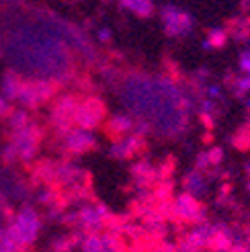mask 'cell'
<instances>
[{
	"mask_svg": "<svg viewBox=\"0 0 250 252\" xmlns=\"http://www.w3.org/2000/svg\"><path fill=\"white\" fill-rule=\"evenodd\" d=\"M6 228H8L10 236L15 238L19 250H25L35 242L37 234L41 230V220L33 207H23L17 216L10 220V223Z\"/></svg>",
	"mask_w": 250,
	"mask_h": 252,
	"instance_id": "1",
	"label": "cell"
},
{
	"mask_svg": "<svg viewBox=\"0 0 250 252\" xmlns=\"http://www.w3.org/2000/svg\"><path fill=\"white\" fill-rule=\"evenodd\" d=\"M39 142H41V129L33 123H29L27 127H23V129L10 131V144L17 148L19 160H23V162H29L35 156L37 148H39Z\"/></svg>",
	"mask_w": 250,
	"mask_h": 252,
	"instance_id": "2",
	"label": "cell"
},
{
	"mask_svg": "<svg viewBox=\"0 0 250 252\" xmlns=\"http://www.w3.org/2000/svg\"><path fill=\"white\" fill-rule=\"evenodd\" d=\"M54 91H56V86L47 82H23L21 91L17 94V100L25 109H35L47 103L54 96Z\"/></svg>",
	"mask_w": 250,
	"mask_h": 252,
	"instance_id": "3",
	"label": "cell"
},
{
	"mask_svg": "<svg viewBox=\"0 0 250 252\" xmlns=\"http://www.w3.org/2000/svg\"><path fill=\"white\" fill-rule=\"evenodd\" d=\"M103 115H105V109L101 105V100L89 98V100H84V103L78 105L74 123H78L82 129H93V127H96V125L101 123Z\"/></svg>",
	"mask_w": 250,
	"mask_h": 252,
	"instance_id": "4",
	"label": "cell"
},
{
	"mask_svg": "<svg viewBox=\"0 0 250 252\" xmlns=\"http://www.w3.org/2000/svg\"><path fill=\"white\" fill-rule=\"evenodd\" d=\"M64 137V150L70 154H84L94 146V137L89 129H70L66 133H62Z\"/></svg>",
	"mask_w": 250,
	"mask_h": 252,
	"instance_id": "5",
	"label": "cell"
},
{
	"mask_svg": "<svg viewBox=\"0 0 250 252\" xmlns=\"http://www.w3.org/2000/svg\"><path fill=\"white\" fill-rule=\"evenodd\" d=\"M162 19H164V25H166V31L172 33V35H181L189 29V17L185 12L177 10V8H166L162 12Z\"/></svg>",
	"mask_w": 250,
	"mask_h": 252,
	"instance_id": "6",
	"label": "cell"
},
{
	"mask_svg": "<svg viewBox=\"0 0 250 252\" xmlns=\"http://www.w3.org/2000/svg\"><path fill=\"white\" fill-rule=\"evenodd\" d=\"M23 78L15 70H6L2 74V80H0V88H2V96H6L8 100H17V94L23 86Z\"/></svg>",
	"mask_w": 250,
	"mask_h": 252,
	"instance_id": "7",
	"label": "cell"
},
{
	"mask_svg": "<svg viewBox=\"0 0 250 252\" xmlns=\"http://www.w3.org/2000/svg\"><path fill=\"white\" fill-rule=\"evenodd\" d=\"M177 213L185 220H193L199 213V203L193 197H181L177 201Z\"/></svg>",
	"mask_w": 250,
	"mask_h": 252,
	"instance_id": "8",
	"label": "cell"
},
{
	"mask_svg": "<svg viewBox=\"0 0 250 252\" xmlns=\"http://www.w3.org/2000/svg\"><path fill=\"white\" fill-rule=\"evenodd\" d=\"M6 121H8V127L15 131V129L27 127V125L31 123V117H29V113L25 111V109H12L10 115L6 117Z\"/></svg>",
	"mask_w": 250,
	"mask_h": 252,
	"instance_id": "9",
	"label": "cell"
},
{
	"mask_svg": "<svg viewBox=\"0 0 250 252\" xmlns=\"http://www.w3.org/2000/svg\"><path fill=\"white\" fill-rule=\"evenodd\" d=\"M121 2L127 6V8H131L133 12H137V15H142V17L150 15V10H152L150 0H121Z\"/></svg>",
	"mask_w": 250,
	"mask_h": 252,
	"instance_id": "10",
	"label": "cell"
},
{
	"mask_svg": "<svg viewBox=\"0 0 250 252\" xmlns=\"http://www.w3.org/2000/svg\"><path fill=\"white\" fill-rule=\"evenodd\" d=\"M129 125H131V123H129L127 117H115L113 121H111V129H113L115 135H119V133H123V131H127Z\"/></svg>",
	"mask_w": 250,
	"mask_h": 252,
	"instance_id": "11",
	"label": "cell"
},
{
	"mask_svg": "<svg viewBox=\"0 0 250 252\" xmlns=\"http://www.w3.org/2000/svg\"><path fill=\"white\" fill-rule=\"evenodd\" d=\"M2 160L6 162V164H12V162H17V160H19V152H17V148L12 146L10 142H8V146L2 150Z\"/></svg>",
	"mask_w": 250,
	"mask_h": 252,
	"instance_id": "12",
	"label": "cell"
},
{
	"mask_svg": "<svg viewBox=\"0 0 250 252\" xmlns=\"http://www.w3.org/2000/svg\"><path fill=\"white\" fill-rule=\"evenodd\" d=\"M10 111H12V105H10V100L6 96L0 94V119H6L10 115Z\"/></svg>",
	"mask_w": 250,
	"mask_h": 252,
	"instance_id": "13",
	"label": "cell"
},
{
	"mask_svg": "<svg viewBox=\"0 0 250 252\" xmlns=\"http://www.w3.org/2000/svg\"><path fill=\"white\" fill-rule=\"evenodd\" d=\"M240 66H242V70L250 72V52H246V54L240 58Z\"/></svg>",
	"mask_w": 250,
	"mask_h": 252,
	"instance_id": "14",
	"label": "cell"
},
{
	"mask_svg": "<svg viewBox=\"0 0 250 252\" xmlns=\"http://www.w3.org/2000/svg\"><path fill=\"white\" fill-rule=\"evenodd\" d=\"M98 39L107 41V39H109V31H101V33H98Z\"/></svg>",
	"mask_w": 250,
	"mask_h": 252,
	"instance_id": "15",
	"label": "cell"
},
{
	"mask_svg": "<svg viewBox=\"0 0 250 252\" xmlns=\"http://www.w3.org/2000/svg\"><path fill=\"white\" fill-rule=\"evenodd\" d=\"M0 58H2V45H0Z\"/></svg>",
	"mask_w": 250,
	"mask_h": 252,
	"instance_id": "16",
	"label": "cell"
},
{
	"mask_svg": "<svg viewBox=\"0 0 250 252\" xmlns=\"http://www.w3.org/2000/svg\"><path fill=\"white\" fill-rule=\"evenodd\" d=\"M15 252H23V250H15Z\"/></svg>",
	"mask_w": 250,
	"mask_h": 252,
	"instance_id": "17",
	"label": "cell"
}]
</instances>
